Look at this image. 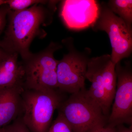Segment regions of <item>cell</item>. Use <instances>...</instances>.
Wrapping results in <instances>:
<instances>
[{
  "label": "cell",
  "mask_w": 132,
  "mask_h": 132,
  "mask_svg": "<svg viewBox=\"0 0 132 132\" xmlns=\"http://www.w3.org/2000/svg\"><path fill=\"white\" fill-rule=\"evenodd\" d=\"M24 89L23 86L0 89V128L21 116Z\"/></svg>",
  "instance_id": "obj_10"
},
{
  "label": "cell",
  "mask_w": 132,
  "mask_h": 132,
  "mask_svg": "<svg viewBox=\"0 0 132 132\" xmlns=\"http://www.w3.org/2000/svg\"><path fill=\"white\" fill-rule=\"evenodd\" d=\"M3 128L5 132H31L23 123L21 116Z\"/></svg>",
  "instance_id": "obj_15"
},
{
  "label": "cell",
  "mask_w": 132,
  "mask_h": 132,
  "mask_svg": "<svg viewBox=\"0 0 132 132\" xmlns=\"http://www.w3.org/2000/svg\"><path fill=\"white\" fill-rule=\"evenodd\" d=\"M116 91L107 126L132 124V72L130 64H116Z\"/></svg>",
  "instance_id": "obj_7"
},
{
  "label": "cell",
  "mask_w": 132,
  "mask_h": 132,
  "mask_svg": "<svg viewBox=\"0 0 132 132\" xmlns=\"http://www.w3.org/2000/svg\"><path fill=\"white\" fill-rule=\"evenodd\" d=\"M88 132H116L115 127H111L108 126L97 128Z\"/></svg>",
  "instance_id": "obj_17"
},
{
  "label": "cell",
  "mask_w": 132,
  "mask_h": 132,
  "mask_svg": "<svg viewBox=\"0 0 132 132\" xmlns=\"http://www.w3.org/2000/svg\"><path fill=\"white\" fill-rule=\"evenodd\" d=\"M16 53L7 54L0 61V89L24 86V71Z\"/></svg>",
  "instance_id": "obj_11"
},
{
  "label": "cell",
  "mask_w": 132,
  "mask_h": 132,
  "mask_svg": "<svg viewBox=\"0 0 132 132\" xmlns=\"http://www.w3.org/2000/svg\"><path fill=\"white\" fill-rule=\"evenodd\" d=\"M90 58L72 49L59 60L57 67L58 89L72 94L85 88L88 63Z\"/></svg>",
  "instance_id": "obj_8"
},
{
  "label": "cell",
  "mask_w": 132,
  "mask_h": 132,
  "mask_svg": "<svg viewBox=\"0 0 132 132\" xmlns=\"http://www.w3.org/2000/svg\"><path fill=\"white\" fill-rule=\"evenodd\" d=\"M21 97L23 123L31 132H47L55 111L63 101L60 92L24 89Z\"/></svg>",
  "instance_id": "obj_3"
},
{
  "label": "cell",
  "mask_w": 132,
  "mask_h": 132,
  "mask_svg": "<svg viewBox=\"0 0 132 132\" xmlns=\"http://www.w3.org/2000/svg\"><path fill=\"white\" fill-rule=\"evenodd\" d=\"M8 53L5 51L2 48L0 47V61L6 57Z\"/></svg>",
  "instance_id": "obj_19"
},
{
  "label": "cell",
  "mask_w": 132,
  "mask_h": 132,
  "mask_svg": "<svg viewBox=\"0 0 132 132\" xmlns=\"http://www.w3.org/2000/svg\"><path fill=\"white\" fill-rule=\"evenodd\" d=\"M6 4L0 7V35L5 28L6 23V17L9 10Z\"/></svg>",
  "instance_id": "obj_16"
},
{
  "label": "cell",
  "mask_w": 132,
  "mask_h": 132,
  "mask_svg": "<svg viewBox=\"0 0 132 132\" xmlns=\"http://www.w3.org/2000/svg\"><path fill=\"white\" fill-rule=\"evenodd\" d=\"M58 109L73 132H88L107 125L108 117L85 88L71 94Z\"/></svg>",
  "instance_id": "obj_2"
},
{
  "label": "cell",
  "mask_w": 132,
  "mask_h": 132,
  "mask_svg": "<svg viewBox=\"0 0 132 132\" xmlns=\"http://www.w3.org/2000/svg\"><path fill=\"white\" fill-rule=\"evenodd\" d=\"M115 66L111 55L93 57L88 61L86 75V79L92 83L88 94L108 118L116 91Z\"/></svg>",
  "instance_id": "obj_4"
},
{
  "label": "cell",
  "mask_w": 132,
  "mask_h": 132,
  "mask_svg": "<svg viewBox=\"0 0 132 132\" xmlns=\"http://www.w3.org/2000/svg\"><path fill=\"white\" fill-rule=\"evenodd\" d=\"M47 1L41 0H7L6 4L10 10L15 11L24 10L36 4H45Z\"/></svg>",
  "instance_id": "obj_13"
},
{
  "label": "cell",
  "mask_w": 132,
  "mask_h": 132,
  "mask_svg": "<svg viewBox=\"0 0 132 132\" xmlns=\"http://www.w3.org/2000/svg\"><path fill=\"white\" fill-rule=\"evenodd\" d=\"M107 6L114 13L118 15L129 28L132 29L131 0H111L109 1Z\"/></svg>",
  "instance_id": "obj_12"
},
{
  "label": "cell",
  "mask_w": 132,
  "mask_h": 132,
  "mask_svg": "<svg viewBox=\"0 0 132 132\" xmlns=\"http://www.w3.org/2000/svg\"><path fill=\"white\" fill-rule=\"evenodd\" d=\"M47 132H73L70 126L60 113H59L55 120L52 123Z\"/></svg>",
  "instance_id": "obj_14"
},
{
  "label": "cell",
  "mask_w": 132,
  "mask_h": 132,
  "mask_svg": "<svg viewBox=\"0 0 132 132\" xmlns=\"http://www.w3.org/2000/svg\"><path fill=\"white\" fill-rule=\"evenodd\" d=\"M7 0H0V6L6 3Z\"/></svg>",
  "instance_id": "obj_20"
},
{
  "label": "cell",
  "mask_w": 132,
  "mask_h": 132,
  "mask_svg": "<svg viewBox=\"0 0 132 132\" xmlns=\"http://www.w3.org/2000/svg\"><path fill=\"white\" fill-rule=\"evenodd\" d=\"M116 132H132V126L130 125V127H125L124 125H120L116 126L115 127Z\"/></svg>",
  "instance_id": "obj_18"
},
{
  "label": "cell",
  "mask_w": 132,
  "mask_h": 132,
  "mask_svg": "<svg viewBox=\"0 0 132 132\" xmlns=\"http://www.w3.org/2000/svg\"><path fill=\"white\" fill-rule=\"evenodd\" d=\"M42 5L36 4L21 11L9 10L7 28L4 39L0 42L1 47L8 53L20 55L23 61L31 56L29 47L39 35L47 16V11Z\"/></svg>",
  "instance_id": "obj_1"
},
{
  "label": "cell",
  "mask_w": 132,
  "mask_h": 132,
  "mask_svg": "<svg viewBox=\"0 0 132 132\" xmlns=\"http://www.w3.org/2000/svg\"><path fill=\"white\" fill-rule=\"evenodd\" d=\"M0 132H5L3 128H0Z\"/></svg>",
  "instance_id": "obj_21"
},
{
  "label": "cell",
  "mask_w": 132,
  "mask_h": 132,
  "mask_svg": "<svg viewBox=\"0 0 132 132\" xmlns=\"http://www.w3.org/2000/svg\"><path fill=\"white\" fill-rule=\"evenodd\" d=\"M100 6L95 0H65L62 3L61 15L68 28L84 29L92 27L97 20Z\"/></svg>",
  "instance_id": "obj_9"
},
{
  "label": "cell",
  "mask_w": 132,
  "mask_h": 132,
  "mask_svg": "<svg viewBox=\"0 0 132 132\" xmlns=\"http://www.w3.org/2000/svg\"><path fill=\"white\" fill-rule=\"evenodd\" d=\"M100 7L98 17L92 27L108 35L112 47L111 58L116 65L131 54L132 29L106 5Z\"/></svg>",
  "instance_id": "obj_6"
},
{
  "label": "cell",
  "mask_w": 132,
  "mask_h": 132,
  "mask_svg": "<svg viewBox=\"0 0 132 132\" xmlns=\"http://www.w3.org/2000/svg\"><path fill=\"white\" fill-rule=\"evenodd\" d=\"M61 46L51 43L46 49L31 55L22 63L24 71V87L37 90L58 89L57 67L59 60L54 52Z\"/></svg>",
  "instance_id": "obj_5"
}]
</instances>
